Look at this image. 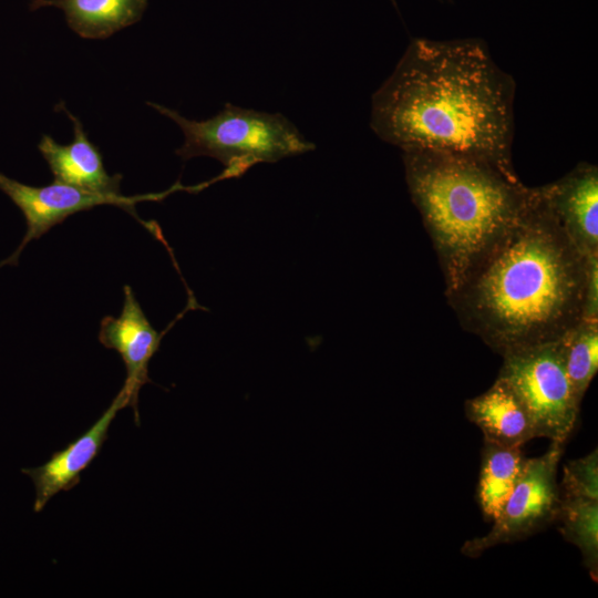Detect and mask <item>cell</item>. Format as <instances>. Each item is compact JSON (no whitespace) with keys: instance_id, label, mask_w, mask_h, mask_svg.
<instances>
[{"instance_id":"6da1fadb","label":"cell","mask_w":598,"mask_h":598,"mask_svg":"<svg viewBox=\"0 0 598 598\" xmlns=\"http://www.w3.org/2000/svg\"><path fill=\"white\" fill-rule=\"evenodd\" d=\"M514 79L480 39H412L371 100L370 126L404 151L489 162L516 175Z\"/></svg>"},{"instance_id":"7a4b0ae2","label":"cell","mask_w":598,"mask_h":598,"mask_svg":"<svg viewBox=\"0 0 598 598\" xmlns=\"http://www.w3.org/2000/svg\"><path fill=\"white\" fill-rule=\"evenodd\" d=\"M588 257L565 233L540 188L446 300L461 326L494 352L560 339L584 319Z\"/></svg>"},{"instance_id":"3957f363","label":"cell","mask_w":598,"mask_h":598,"mask_svg":"<svg viewBox=\"0 0 598 598\" xmlns=\"http://www.w3.org/2000/svg\"><path fill=\"white\" fill-rule=\"evenodd\" d=\"M402 154L409 193L432 240L446 296L524 210L533 187L483 159L435 151Z\"/></svg>"},{"instance_id":"277c9868","label":"cell","mask_w":598,"mask_h":598,"mask_svg":"<svg viewBox=\"0 0 598 598\" xmlns=\"http://www.w3.org/2000/svg\"><path fill=\"white\" fill-rule=\"evenodd\" d=\"M148 105L181 127L184 143L176 154L182 159L208 156L225 166L220 176L212 182L239 177L255 164L275 163L316 148L280 113L259 112L227 103L213 117L195 121L166 106L151 102Z\"/></svg>"},{"instance_id":"5b68a950","label":"cell","mask_w":598,"mask_h":598,"mask_svg":"<svg viewBox=\"0 0 598 598\" xmlns=\"http://www.w3.org/2000/svg\"><path fill=\"white\" fill-rule=\"evenodd\" d=\"M498 378L517 395L533 423L535 436L567 442L579 413L565 371L558 340L507 352Z\"/></svg>"},{"instance_id":"8992f818","label":"cell","mask_w":598,"mask_h":598,"mask_svg":"<svg viewBox=\"0 0 598 598\" xmlns=\"http://www.w3.org/2000/svg\"><path fill=\"white\" fill-rule=\"evenodd\" d=\"M565 442H550L540 456L526 458L523 472L489 532L464 543L467 557L486 549L524 539L556 520L559 508L557 468Z\"/></svg>"},{"instance_id":"52a82bcc","label":"cell","mask_w":598,"mask_h":598,"mask_svg":"<svg viewBox=\"0 0 598 598\" xmlns=\"http://www.w3.org/2000/svg\"><path fill=\"white\" fill-rule=\"evenodd\" d=\"M0 190L22 212L27 230L18 248L4 260V265L17 266L25 246L39 239L53 226L63 223L69 216L89 210L99 205H116L109 197L89 193L54 181L47 186H30L0 173Z\"/></svg>"},{"instance_id":"ba28073f","label":"cell","mask_w":598,"mask_h":598,"mask_svg":"<svg viewBox=\"0 0 598 598\" xmlns=\"http://www.w3.org/2000/svg\"><path fill=\"white\" fill-rule=\"evenodd\" d=\"M73 123V140L66 145L56 143L51 136L43 135L38 148L47 161L54 181L79 189L102 195L115 202L116 206L134 214L136 198L121 195V174L110 175L103 163V156L96 145L87 137L81 121L60 103Z\"/></svg>"},{"instance_id":"9c48e42d","label":"cell","mask_w":598,"mask_h":598,"mask_svg":"<svg viewBox=\"0 0 598 598\" xmlns=\"http://www.w3.org/2000/svg\"><path fill=\"white\" fill-rule=\"evenodd\" d=\"M124 301L118 317L105 316L101 320L99 341L115 350L123 360L126 379L123 385L130 406L138 424V392L152 382L148 363L157 352L165 333L157 332L145 316L130 286H124Z\"/></svg>"},{"instance_id":"30bf717a","label":"cell","mask_w":598,"mask_h":598,"mask_svg":"<svg viewBox=\"0 0 598 598\" xmlns=\"http://www.w3.org/2000/svg\"><path fill=\"white\" fill-rule=\"evenodd\" d=\"M549 209L577 249L598 256V168L579 163L561 178L539 186Z\"/></svg>"},{"instance_id":"8fae6325","label":"cell","mask_w":598,"mask_h":598,"mask_svg":"<svg viewBox=\"0 0 598 598\" xmlns=\"http://www.w3.org/2000/svg\"><path fill=\"white\" fill-rule=\"evenodd\" d=\"M126 406H130V401L122 388L111 405L86 432L65 448L54 452L41 466L22 470L35 488L33 505L35 513H40L58 493L70 491L80 483L81 473L90 466L103 447L112 421L117 412Z\"/></svg>"},{"instance_id":"7c38bea8","label":"cell","mask_w":598,"mask_h":598,"mask_svg":"<svg viewBox=\"0 0 598 598\" xmlns=\"http://www.w3.org/2000/svg\"><path fill=\"white\" fill-rule=\"evenodd\" d=\"M464 411L468 421L482 431L484 441L503 446H523L536 437L524 405L498 377L485 392L466 400Z\"/></svg>"},{"instance_id":"4fadbf2b","label":"cell","mask_w":598,"mask_h":598,"mask_svg":"<svg viewBox=\"0 0 598 598\" xmlns=\"http://www.w3.org/2000/svg\"><path fill=\"white\" fill-rule=\"evenodd\" d=\"M61 9L68 25L85 39H105L141 20L147 0H33L31 9Z\"/></svg>"},{"instance_id":"5bb4252c","label":"cell","mask_w":598,"mask_h":598,"mask_svg":"<svg viewBox=\"0 0 598 598\" xmlns=\"http://www.w3.org/2000/svg\"><path fill=\"white\" fill-rule=\"evenodd\" d=\"M525 462L522 446H503L484 441L476 498L485 520L493 522L497 517Z\"/></svg>"},{"instance_id":"9a60e30c","label":"cell","mask_w":598,"mask_h":598,"mask_svg":"<svg viewBox=\"0 0 598 598\" xmlns=\"http://www.w3.org/2000/svg\"><path fill=\"white\" fill-rule=\"evenodd\" d=\"M564 539L581 553L591 578L598 577V501L560 497L556 520Z\"/></svg>"},{"instance_id":"2e32d148","label":"cell","mask_w":598,"mask_h":598,"mask_svg":"<svg viewBox=\"0 0 598 598\" xmlns=\"http://www.w3.org/2000/svg\"><path fill=\"white\" fill-rule=\"evenodd\" d=\"M565 371L581 402L598 371V320L582 319L558 339Z\"/></svg>"},{"instance_id":"e0dca14e","label":"cell","mask_w":598,"mask_h":598,"mask_svg":"<svg viewBox=\"0 0 598 598\" xmlns=\"http://www.w3.org/2000/svg\"><path fill=\"white\" fill-rule=\"evenodd\" d=\"M559 487L560 497L598 501V452L571 460L564 465Z\"/></svg>"},{"instance_id":"ac0fdd59","label":"cell","mask_w":598,"mask_h":598,"mask_svg":"<svg viewBox=\"0 0 598 598\" xmlns=\"http://www.w3.org/2000/svg\"><path fill=\"white\" fill-rule=\"evenodd\" d=\"M584 319L598 320V256L588 257Z\"/></svg>"},{"instance_id":"d6986e66","label":"cell","mask_w":598,"mask_h":598,"mask_svg":"<svg viewBox=\"0 0 598 598\" xmlns=\"http://www.w3.org/2000/svg\"><path fill=\"white\" fill-rule=\"evenodd\" d=\"M393 3L395 2V0H391Z\"/></svg>"}]
</instances>
